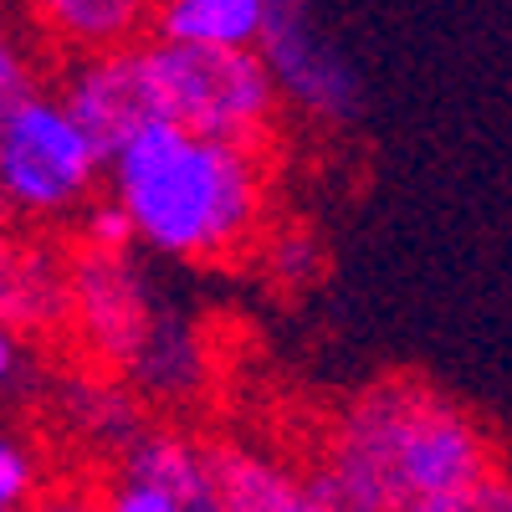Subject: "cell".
Returning <instances> with one entry per match:
<instances>
[{"mask_svg":"<svg viewBox=\"0 0 512 512\" xmlns=\"http://www.w3.org/2000/svg\"><path fill=\"white\" fill-rule=\"evenodd\" d=\"M221 512H333L308 472L256 446H216Z\"/></svg>","mask_w":512,"mask_h":512,"instance_id":"cell-8","label":"cell"},{"mask_svg":"<svg viewBox=\"0 0 512 512\" xmlns=\"http://www.w3.org/2000/svg\"><path fill=\"white\" fill-rule=\"evenodd\" d=\"M0 323L16 333L67 328V262L57 251L0 236Z\"/></svg>","mask_w":512,"mask_h":512,"instance_id":"cell-9","label":"cell"},{"mask_svg":"<svg viewBox=\"0 0 512 512\" xmlns=\"http://www.w3.org/2000/svg\"><path fill=\"white\" fill-rule=\"evenodd\" d=\"M108 175V154L72 118L62 93L31 88L0 113V210L21 221L82 216Z\"/></svg>","mask_w":512,"mask_h":512,"instance_id":"cell-3","label":"cell"},{"mask_svg":"<svg viewBox=\"0 0 512 512\" xmlns=\"http://www.w3.org/2000/svg\"><path fill=\"white\" fill-rule=\"evenodd\" d=\"M31 88H36V82H31V57L16 41V31L0 21V113H6L16 98H26Z\"/></svg>","mask_w":512,"mask_h":512,"instance_id":"cell-18","label":"cell"},{"mask_svg":"<svg viewBox=\"0 0 512 512\" xmlns=\"http://www.w3.org/2000/svg\"><path fill=\"white\" fill-rule=\"evenodd\" d=\"M26 11L57 47L98 57L139 47V31L154 21V0H26Z\"/></svg>","mask_w":512,"mask_h":512,"instance_id":"cell-12","label":"cell"},{"mask_svg":"<svg viewBox=\"0 0 512 512\" xmlns=\"http://www.w3.org/2000/svg\"><path fill=\"white\" fill-rule=\"evenodd\" d=\"M497 477L492 431L420 379H384L328 425L313 482L333 512H410Z\"/></svg>","mask_w":512,"mask_h":512,"instance_id":"cell-1","label":"cell"},{"mask_svg":"<svg viewBox=\"0 0 512 512\" xmlns=\"http://www.w3.org/2000/svg\"><path fill=\"white\" fill-rule=\"evenodd\" d=\"M72 420H77V431L98 441V446H118L128 451L149 425L139 420V405L128 390H118V384L108 379H93V384H77L72 390Z\"/></svg>","mask_w":512,"mask_h":512,"instance_id":"cell-14","label":"cell"},{"mask_svg":"<svg viewBox=\"0 0 512 512\" xmlns=\"http://www.w3.org/2000/svg\"><path fill=\"white\" fill-rule=\"evenodd\" d=\"M41 502V456L16 431H0V512H31Z\"/></svg>","mask_w":512,"mask_h":512,"instance_id":"cell-15","label":"cell"},{"mask_svg":"<svg viewBox=\"0 0 512 512\" xmlns=\"http://www.w3.org/2000/svg\"><path fill=\"white\" fill-rule=\"evenodd\" d=\"M134 226L118 210L113 195H98L88 210L77 216V251H134Z\"/></svg>","mask_w":512,"mask_h":512,"instance_id":"cell-16","label":"cell"},{"mask_svg":"<svg viewBox=\"0 0 512 512\" xmlns=\"http://www.w3.org/2000/svg\"><path fill=\"white\" fill-rule=\"evenodd\" d=\"M410 512H512V482L497 472L477 487H466V492H451V497H436V502H420Z\"/></svg>","mask_w":512,"mask_h":512,"instance_id":"cell-17","label":"cell"},{"mask_svg":"<svg viewBox=\"0 0 512 512\" xmlns=\"http://www.w3.org/2000/svg\"><path fill=\"white\" fill-rule=\"evenodd\" d=\"M103 512H195V507L164 497V492H154V487H144V482H134V477H118V482L103 492Z\"/></svg>","mask_w":512,"mask_h":512,"instance_id":"cell-20","label":"cell"},{"mask_svg":"<svg viewBox=\"0 0 512 512\" xmlns=\"http://www.w3.org/2000/svg\"><path fill=\"white\" fill-rule=\"evenodd\" d=\"M144 62H149L154 103L164 123L190 128L200 139L262 149L282 108V93L262 52H200V47L154 41V47H144Z\"/></svg>","mask_w":512,"mask_h":512,"instance_id":"cell-4","label":"cell"},{"mask_svg":"<svg viewBox=\"0 0 512 512\" xmlns=\"http://www.w3.org/2000/svg\"><path fill=\"white\" fill-rule=\"evenodd\" d=\"M164 313L134 251H77L67 262V328L98 364L128 369Z\"/></svg>","mask_w":512,"mask_h":512,"instance_id":"cell-5","label":"cell"},{"mask_svg":"<svg viewBox=\"0 0 512 512\" xmlns=\"http://www.w3.org/2000/svg\"><path fill=\"white\" fill-rule=\"evenodd\" d=\"M21 354H26V349H21V333L0 323V395H6L11 384L21 379Z\"/></svg>","mask_w":512,"mask_h":512,"instance_id":"cell-22","label":"cell"},{"mask_svg":"<svg viewBox=\"0 0 512 512\" xmlns=\"http://www.w3.org/2000/svg\"><path fill=\"white\" fill-rule=\"evenodd\" d=\"M123 477H134L185 507L216 497V446H200L185 431H144L123 451Z\"/></svg>","mask_w":512,"mask_h":512,"instance_id":"cell-13","label":"cell"},{"mask_svg":"<svg viewBox=\"0 0 512 512\" xmlns=\"http://www.w3.org/2000/svg\"><path fill=\"white\" fill-rule=\"evenodd\" d=\"M210 374V354H205V338L200 328L180 313L169 308L154 318L149 338L139 344L134 364L123 369V379L134 384L144 400H159V405H180V400H195L200 384Z\"/></svg>","mask_w":512,"mask_h":512,"instance_id":"cell-10","label":"cell"},{"mask_svg":"<svg viewBox=\"0 0 512 512\" xmlns=\"http://www.w3.org/2000/svg\"><path fill=\"white\" fill-rule=\"evenodd\" d=\"M108 195L134 226V241L164 262H236L267 236L272 175L256 144L200 139L154 123L108 159Z\"/></svg>","mask_w":512,"mask_h":512,"instance_id":"cell-2","label":"cell"},{"mask_svg":"<svg viewBox=\"0 0 512 512\" xmlns=\"http://www.w3.org/2000/svg\"><path fill=\"white\" fill-rule=\"evenodd\" d=\"M62 98L72 108V118L93 134V144L113 159L128 139H139L144 128L164 123L159 103H154V82H149V62L144 47H118V52H98V57H77L67 67Z\"/></svg>","mask_w":512,"mask_h":512,"instance_id":"cell-7","label":"cell"},{"mask_svg":"<svg viewBox=\"0 0 512 512\" xmlns=\"http://www.w3.org/2000/svg\"><path fill=\"white\" fill-rule=\"evenodd\" d=\"M272 0H154V41L200 52H256Z\"/></svg>","mask_w":512,"mask_h":512,"instance_id":"cell-11","label":"cell"},{"mask_svg":"<svg viewBox=\"0 0 512 512\" xmlns=\"http://www.w3.org/2000/svg\"><path fill=\"white\" fill-rule=\"evenodd\" d=\"M267 256H272V272L282 282H308L313 267H318V246L308 236H297V231H282L267 241Z\"/></svg>","mask_w":512,"mask_h":512,"instance_id":"cell-19","label":"cell"},{"mask_svg":"<svg viewBox=\"0 0 512 512\" xmlns=\"http://www.w3.org/2000/svg\"><path fill=\"white\" fill-rule=\"evenodd\" d=\"M262 62L277 82L282 103L318 123H354L359 118V77L333 47V36L318 26L313 0H272L262 31Z\"/></svg>","mask_w":512,"mask_h":512,"instance_id":"cell-6","label":"cell"},{"mask_svg":"<svg viewBox=\"0 0 512 512\" xmlns=\"http://www.w3.org/2000/svg\"><path fill=\"white\" fill-rule=\"evenodd\" d=\"M31 512H103V497L82 492V487H52V492H41Z\"/></svg>","mask_w":512,"mask_h":512,"instance_id":"cell-21","label":"cell"}]
</instances>
